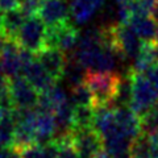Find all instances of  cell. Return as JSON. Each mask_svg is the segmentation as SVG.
Here are the masks:
<instances>
[{
    "label": "cell",
    "instance_id": "6da1fadb",
    "mask_svg": "<svg viewBox=\"0 0 158 158\" xmlns=\"http://www.w3.org/2000/svg\"><path fill=\"white\" fill-rule=\"evenodd\" d=\"M74 56L88 71H112L116 66L118 54L103 44H96L78 45Z\"/></svg>",
    "mask_w": 158,
    "mask_h": 158
},
{
    "label": "cell",
    "instance_id": "7a4b0ae2",
    "mask_svg": "<svg viewBox=\"0 0 158 158\" xmlns=\"http://www.w3.org/2000/svg\"><path fill=\"white\" fill-rule=\"evenodd\" d=\"M121 74L112 71H88L86 85L94 99V107L111 106L116 96Z\"/></svg>",
    "mask_w": 158,
    "mask_h": 158
},
{
    "label": "cell",
    "instance_id": "3957f363",
    "mask_svg": "<svg viewBox=\"0 0 158 158\" xmlns=\"http://www.w3.org/2000/svg\"><path fill=\"white\" fill-rule=\"evenodd\" d=\"M157 103H158V90L150 82V79L145 74H138L132 71V102L129 107L138 116L142 117Z\"/></svg>",
    "mask_w": 158,
    "mask_h": 158
},
{
    "label": "cell",
    "instance_id": "277c9868",
    "mask_svg": "<svg viewBox=\"0 0 158 158\" xmlns=\"http://www.w3.org/2000/svg\"><path fill=\"white\" fill-rule=\"evenodd\" d=\"M46 29L48 25L40 17V15L29 16L23 24V27L20 28L16 36V41L23 49L37 54L42 49H45Z\"/></svg>",
    "mask_w": 158,
    "mask_h": 158
},
{
    "label": "cell",
    "instance_id": "5b68a950",
    "mask_svg": "<svg viewBox=\"0 0 158 158\" xmlns=\"http://www.w3.org/2000/svg\"><path fill=\"white\" fill-rule=\"evenodd\" d=\"M79 38H81V34L77 27L70 20H66L57 25L48 27L45 48H57L67 56H70L75 52Z\"/></svg>",
    "mask_w": 158,
    "mask_h": 158
},
{
    "label": "cell",
    "instance_id": "8992f818",
    "mask_svg": "<svg viewBox=\"0 0 158 158\" xmlns=\"http://www.w3.org/2000/svg\"><path fill=\"white\" fill-rule=\"evenodd\" d=\"M116 52L121 59H135L140 54L142 45L141 37L136 33L129 24H116L115 25Z\"/></svg>",
    "mask_w": 158,
    "mask_h": 158
},
{
    "label": "cell",
    "instance_id": "52a82bcc",
    "mask_svg": "<svg viewBox=\"0 0 158 158\" xmlns=\"http://www.w3.org/2000/svg\"><path fill=\"white\" fill-rule=\"evenodd\" d=\"M9 91L15 108H36L40 92L28 82L25 77H15L9 79Z\"/></svg>",
    "mask_w": 158,
    "mask_h": 158
},
{
    "label": "cell",
    "instance_id": "ba28073f",
    "mask_svg": "<svg viewBox=\"0 0 158 158\" xmlns=\"http://www.w3.org/2000/svg\"><path fill=\"white\" fill-rule=\"evenodd\" d=\"M73 145L81 158H94L102 150L103 140L95 128H81L73 131Z\"/></svg>",
    "mask_w": 158,
    "mask_h": 158
},
{
    "label": "cell",
    "instance_id": "9c48e42d",
    "mask_svg": "<svg viewBox=\"0 0 158 158\" xmlns=\"http://www.w3.org/2000/svg\"><path fill=\"white\" fill-rule=\"evenodd\" d=\"M37 59L41 62V65L46 69V71L56 79L61 81L63 78V71L67 62V54L57 48H45L41 52H38Z\"/></svg>",
    "mask_w": 158,
    "mask_h": 158
},
{
    "label": "cell",
    "instance_id": "30bf717a",
    "mask_svg": "<svg viewBox=\"0 0 158 158\" xmlns=\"http://www.w3.org/2000/svg\"><path fill=\"white\" fill-rule=\"evenodd\" d=\"M21 46L17 44L16 40L7 38L2 53H0V61L4 67L7 77L11 79L20 75L23 73V57H21Z\"/></svg>",
    "mask_w": 158,
    "mask_h": 158
},
{
    "label": "cell",
    "instance_id": "8fae6325",
    "mask_svg": "<svg viewBox=\"0 0 158 158\" xmlns=\"http://www.w3.org/2000/svg\"><path fill=\"white\" fill-rule=\"evenodd\" d=\"M38 15L48 27H53L69 20L70 6L66 0H44Z\"/></svg>",
    "mask_w": 158,
    "mask_h": 158
},
{
    "label": "cell",
    "instance_id": "7c38bea8",
    "mask_svg": "<svg viewBox=\"0 0 158 158\" xmlns=\"http://www.w3.org/2000/svg\"><path fill=\"white\" fill-rule=\"evenodd\" d=\"M106 0H70V15L78 25L88 23L104 6Z\"/></svg>",
    "mask_w": 158,
    "mask_h": 158
},
{
    "label": "cell",
    "instance_id": "4fadbf2b",
    "mask_svg": "<svg viewBox=\"0 0 158 158\" xmlns=\"http://www.w3.org/2000/svg\"><path fill=\"white\" fill-rule=\"evenodd\" d=\"M57 133L56 118L52 112L41 111L37 108L36 117V142L37 144H46L52 141Z\"/></svg>",
    "mask_w": 158,
    "mask_h": 158
},
{
    "label": "cell",
    "instance_id": "5bb4252c",
    "mask_svg": "<svg viewBox=\"0 0 158 158\" xmlns=\"http://www.w3.org/2000/svg\"><path fill=\"white\" fill-rule=\"evenodd\" d=\"M128 24L135 29L136 33L145 42H154L157 38L158 28L154 19H150L148 15H132Z\"/></svg>",
    "mask_w": 158,
    "mask_h": 158
},
{
    "label": "cell",
    "instance_id": "9a60e30c",
    "mask_svg": "<svg viewBox=\"0 0 158 158\" xmlns=\"http://www.w3.org/2000/svg\"><path fill=\"white\" fill-rule=\"evenodd\" d=\"M69 100V96L66 95V92L62 90L61 87H58L57 85H54L49 90L40 92L38 98V104L37 108L41 111H48V112H54L57 108Z\"/></svg>",
    "mask_w": 158,
    "mask_h": 158
},
{
    "label": "cell",
    "instance_id": "2e32d148",
    "mask_svg": "<svg viewBox=\"0 0 158 158\" xmlns=\"http://www.w3.org/2000/svg\"><path fill=\"white\" fill-rule=\"evenodd\" d=\"M87 73L88 70L78 61L74 54L67 56V62H66L65 71H63V78L66 79L69 86L75 87V86L82 85V83H86Z\"/></svg>",
    "mask_w": 158,
    "mask_h": 158
},
{
    "label": "cell",
    "instance_id": "e0dca14e",
    "mask_svg": "<svg viewBox=\"0 0 158 158\" xmlns=\"http://www.w3.org/2000/svg\"><path fill=\"white\" fill-rule=\"evenodd\" d=\"M27 16L19 7H15L11 9H7L4 12V20H3V33L7 38L16 40V36L25 23Z\"/></svg>",
    "mask_w": 158,
    "mask_h": 158
},
{
    "label": "cell",
    "instance_id": "ac0fdd59",
    "mask_svg": "<svg viewBox=\"0 0 158 158\" xmlns=\"http://www.w3.org/2000/svg\"><path fill=\"white\" fill-rule=\"evenodd\" d=\"M15 132H16V120L13 110L0 111V146H13Z\"/></svg>",
    "mask_w": 158,
    "mask_h": 158
},
{
    "label": "cell",
    "instance_id": "d6986e66",
    "mask_svg": "<svg viewBox=\"0 0 158 158\" xmlns=\"http://www.w3.org/2000/svg\"><path fill=\"white\" fill-rule=\"evenodd\" d=\"M157 63L154 56V42H144L140 54L133 59L131 70L138 74H146Z\"/></svg>",
    "mask_w": 158,
    "mask_h": 158
},
{
    "label": "cell",
    "instance_id": "ffe728a7",
    "mask_svg": "<svg viewBox=\"0 0 158 158\" xmlns=\"http://www.w3.org/2000/svg\"><path fill=\"white\" fill-rule=\"evenodd\" d=\"M73 123H74V129L94 128V123H95V107L94 106H74Z\"/></svg>",
    "mask_w": 158,
    "mask_h": 158
},
{
    "label": "cell",
    "instance_id": "44dd1931",
    "mask_svg": "<svg viewBox=\"0 0 158 158\" xmlns=\"http://www.w3.org/2000/svg\"><path fill=\"white\" fill-rule=\"evenodd\" d=\"M132 158H152L150 150V135L146 132H141L132 144Z\"/></svg>",
    "mask_w": 158,
    "mask_h": 158
},
{
    "label": "cell",
    "instance_id": "7402d4cb",
    "mask_svg": "<svg viewBox=\"0 0 158 158\" xmlns=\"http://www.w3.org/2000/svg\"><path fill=\"white\" fill-rule=\"evenodd\" d=\"M70 100L74 106H94L92 94L86 83L71 87Z\"/></svg>",
    "mask_w": 158,
    "mask_h": 158
},
{
    "label": "cell",
    "instance_id": "603a6c76",
    "mask_svg": "<svg viewBox=\"0 0 158 158\" xmlns=\"http://www.w3.org/2000/svg\"><path fill=\"white\" fill-rule=\"evenodd\" d=\"M141 128L142 132H146L149 135L158 132V103L145 116L141 117Z\"/></svg>",
    "mask_w": 158,
    "mask_h": 158
},
{
    "label": "cell",
    "instance_id": "cb8c5ba5",
    "mask_svg": "<svg viewBox=\"0 0 158 158\" xmlns=\"http://www.w3.org/2000/svg\"><path fill=\"white\" fill-rule=\"evenodd\" d=\"M44 0H19V8L25 13V16H34V15H38L40 8H41Z\"/></svg>",
    "mask_w": 158,
    "mask_h": 158
},
{
    "label": "cell",
    "instance_id": "d4e9b609",
    "mask_svg": "<svg viewBox=\"0 0 158 158\" xmlns=\"http://www.w3.org/2000/svg\"><path fill=\"white\" fill-rule=\"evenodd\" d=\"M21 158H44V145L33 144L20 149Z\"/></svg>",
    "mask_w": 158,
    "mask_h": 158
},
{
    "label": "cell",
    "instance_id": "484cf974",
    "mask_svg": "<svg viewBox=\"0 0 158 158\" xmlns=\"http://www.w3.org/2000/svg\"><path fill=\"white\" fill-rule=\"evenodd\" d=\"M0 158H21V156L15 146H0Z\"/></svg>",
    "mask_w": 158,
    "mask_h": 158
},
{
    "label": "cell",
    "instance_id": "4316f807",
    "mask_svg": "<svg viewBox=\"0 0 158 158\" xmlns=\"http://www.w3.org/2000/svg\"><path fill=\"white\" fill-rule=\"evenodd\" d=\"M145 75L150 79V82L156 86V88L158 90V62H157L156 65L150 69L149 71H148V73L145 74Z\"/></svg>",
    "mask_w": 158,
    "mask_h": 158
},
{
    "label": "cell",
    "instance_id": "83f0119b",
    "mask_svg": "<svg viewBox=\"0 0 158 158\" xmlns=\"http://www.w3.org/2000/svg\"><path fill=\"white\" fill-rule=\"evenodd\" d=\"M150 150L152 158H158V132L150 135Z\"/></svg>",
    "mask_w": 158,
    "mask_h": 158
},
{
    "label": "cell",
    "instance_id": "f1b7e54d",
    "mask_svg": "<svg viewBox=\"0 0 158 158\" xmlns=\"http://www.w3.org/2000/svg\"><path fill=\"white\" fill-rule=\"evenodd\" d=\"M19 6V0H0V8L3 11H7V9H11Z\"/></svg>",
    "mask_w": 158,
    "mask_h": 158
},
{
    "label": "cell",
    "instance_id": "f546056e",
    "mask_svg": "<svg viewBox=\"0 0 158 158\" xmlns=\"http://www.w3.org/2000/svg\"><path fill=\"white\" fill-rule=\"evenodd\" d=\"M8 82H9V78L7 77L6 71H4V67L2 65V61H0V88L4 87V86H7Z\"/></svg>",
    "mask_w": 158,
    "mask_h": 158
},
{
    "label": "cell",
    "instance_id": "4dcf8cb0",
    "mask_svg": "<svg viewBox=\"0 0 158 158\" xmlns=\"http://www.w3.org/2000/svg\"><path fill=\"white\" fill-rule=\"evenodd\" d=\"M152 17L154 19V21L158 24V0L156 2L154 7H153V9H152Z\"/></svg>",
    "mask_w": 158,
    "mask_h": 158
},
{
    "label": "cell",
    "instance_id": "1f68e13d",
    "mask_svg": "<svg viewBox=\"0 0 158 158\" xmlns=\"http://www.w3.org/2000/svg\"><path fill=\"white\" fill-rule=\"evenodd\" d=\"M6 42H7V37L4 36L3 32H0V53H2L4 45H6Z\"/></svg>",
    "mask_w": 158,
    "mask_h": 158
},
{
    "label": "cell",
    "instance_id": "d6a6232c",
    "mask_svg": "<svg viewBox=\"0 0 158 158\" xmlns=\"http://www.w3.org/2000/svg\"><path fill=\"white\" fill-rule=\"evenodd\" d=\"M94 158H110V156H108V153L106 150H100V152H98L95 156H94Z\"/></svg>",
    "mask_w": 158,
    "mask_h": 158
},
{
    "label": "cell",
    "instance_id": "836d02e7",
    "mask_svg": "<svg viewBox=\"0 0 158 158\" xmlns=\"http://www.w3.org/2000/svg\"><path fill=\"white\" fill-rule=\"evenodd\" d=\"M3 20H4V11L0 8V32H3Z\"/></svg>",
    "mask_w": 158,
    "mask_h": 158
},
{
    "label": "cell",
    "instance_id": "e575fe53",
    "mask_svg": "<svg viewBox=\"0 0 158 158\" xmlns=\"http://www.w3.org/2000/svg\"><path fill=\"white\" fill-rule=\"evenodd\" d=\"M154 56H156V59L158 62V44L154 41Z\"/></svg>",
    "mask_w": 158,
    "mask_h": 158
},
{
    "label": "cell",
    "instance_id": "d590c367",
    "mask_svg": "<svg viewBox=\"0 0 158 158\" xmlns=\"http://www.w3.org/2000/svg\"><path fill=\"white\" fill-rule=\"evenodd\" d=\"M156 42L158 44V32H157V38H156Z\"/></svg>",
    "mask_w": 158,
    "mask_h": 158
}]
</instances>
